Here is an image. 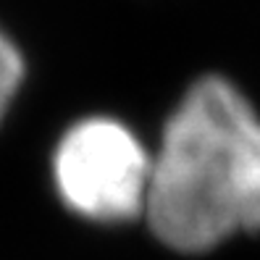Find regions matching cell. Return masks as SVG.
<instances>
[{
    "instance_id": "6da1fadb",
    "label": "cell",
    "mask_w": 260,
    "mask_h": 260,
    "mask_svg": "<svg viewBox=\"0 0 260 260\" xmlns=\"http://www.w3.org/2000/svg\"><path fill=\"white\" fill-rule=\"evenodd\" d=\"M145 216L181 252L260 229V118L229 82H197L174 111L152 155Z\"/></svg>"
},
{
    "instance_id": "7a4b0ae2",
    "label": "cell",
    "mask_w": 260,
    "mask_h": 260,
    "mask_svg": "<svg viewBox=\"0 0 260 260\" xmlns=\"http://www.w3.org/2000/svg\"><path fill=\"white\" fill-rule=\"evenodd\" d=\"M152 158L118 121L87 118L60 140L53 171L63 203L95 221L145 213Z\"/></svg>"
},
{
    "instance_id": "3957f363",
    "label": "cell",
    "mask_w": 260,
    "mask_h": 260,
    "mask_svg": "<svg viewBox=\"0 0 260 260\" xmlns=\"http://www.w3.org/2000/svg\"><path fill=\"white\" fill-rule=\"evenodd\" d=\"M21 76H24L21 55L13 48V42L0 32V118H3L6 108L11 105L13 95H16Z\"/></svg>"
}]
</instances>
